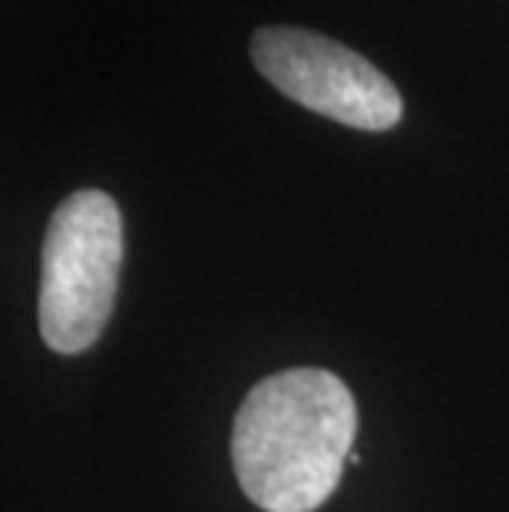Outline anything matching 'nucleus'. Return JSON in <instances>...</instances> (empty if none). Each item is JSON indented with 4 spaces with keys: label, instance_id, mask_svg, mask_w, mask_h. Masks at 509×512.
Masks as SVG:
<instances>
[{
    "label": "nucleus",
    "instance_id": "obj_1",
    "mask_svg": "<svg viewBox=\"0 0 509 512\" xmlns=\"http://www.w3.org/2000/svg\"><path fill=\"white\" fill-rule=\"evenodd\" d=\"M357 437L348 384L321 367H291L248 390L232 427L242 493L265 512H314L341 483Z\"/></svg>",
    "mask_w": 509,
    "mask_h": 512
},
{
    "label": "nucleus",
    "instance_id": "obj_2",
    "mask_svg": "<svg viewBox=\"0 0 509 512\" xmlns=\"http://www.w3.org/2000/svg\"><path fill=\"white\" fill-rule=\"evenodd\" d=\"M119 268L123 215L113 195L80 189L50 215L40 261V337L57 354H83L110 324Z\"/></svg>",
    "mask_w": 509,
    "mask_h": 512
},
{
    "label": "nucleus",
    "instance_id": "obj_3",
    "mask_svg": "<svg viewBox=\"0 0 509 512\" xmlns=\"http://www.w3.org/2000/svg\"><path fill=\"white\" fill-rule=\"evenodd\" d=\"M255 70L305 110L364 133H387L404 116L397 86L344 43L305 27H258Z\"/></svg>",
    "mask_w": 509,
    "mask_h": 512
}]
</instances>
